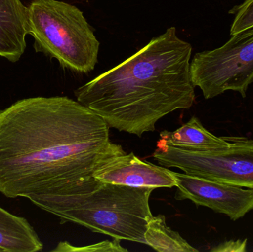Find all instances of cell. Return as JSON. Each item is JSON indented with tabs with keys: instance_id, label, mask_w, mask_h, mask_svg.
<instances>
[{
	"instance_id": "9a60e30c",
	"label": "cell",
	"mask_w": 253,
	"mask_h": 252,
	"mask_svg": "<svg viewBox=\"0 0 253 252\" xmlns=\"http://www.w3.org/2000/svg\"><path fill=\"white\" fill-rule=\"evenodd\" d=\"M247 239L231 240V241H224L218 244L216 247L211 249L212 252H245L247 251Z\"/></svg>"
},
{
	"instance_id": "3957f363",
	"label": "cell",
	"mask_w": 253,
	"mask_h": 252,
	"mask_svg": "<svg viewBox=\"0 0 253 252\" xmlns=\"http://www.w3.org/2000/svg\"><path fill=\"white\" fill-rule=\"evenodd\" d=\"M153 190L93 178L53 198L42 210L57 217L61 223L70 222L114 239L146 244L144 234L153 217L150 207Z\"/></svg>"
},
{
	"instance_id": "52a82bcc",
	"label": "cell",
	"mask_w": 253,
	"mask_h": 252,
	"mask_svg": "<svg viewBox=\"0 0 253 252\" xmlns=\"http://www.w3.org/2000/svg\"><path fill=\"white\" fill-rule=\"evenodd\" d=\"M176 179L177 201L190 200L196 205L239 220L253 210V189L233 186L198 176L172 171Z\"/></svg>"
},
{
	"instance_id": "30bf717a",
	"label": "cell",
	"mask_w": 253,
	"mask_h": 252,
	"mask_svg": "<svg viewBox=\"0 0 253 252\" xmlns=\"http://www.w3.org/2000/svg\"><path fill=\"white\" fill-rule=\"evenodd\" d=\"M43 243L27 219L0 207V248L4 252H37Z\"/></svg>"
},
{
	"instance_id": "7a4b0ae2",
	"label": "cell",
	"mask_w": 253,
	"mask_h": 252,
	"mask_svg": "<svg viewBox=\"0 0 253 252\" xmlns=\"http://www.w3.org/2000/svg\"><path fill=\"white\" fill-rule=\"evenodd\" d=\"M192 50L191 44L178 38L172 27L74 94L110 128L141 137L154 131L165 115L194 104Z\"/></svg>"
},
{
	"instance_id": "8fae6325",
	"label": "cell",
	"mask_w": 253,
	"mask_h": 252,
	"mask_svg": "<svg viewBox=\"0 0 253 252\" xmlns=\"http://www.w3.org/2000/svg\"><path fill=\"white\" fill-rule=\"evenodd\" d=\"M159 141L169 146L193 150H221L228 147L225 136L217 137L205 128L196 116L175 131L161 132Z\"/></svg>"
},
{
	"instance_id": "5bb4252c",
	"label": "cell",
	"mask_w": 253,
	"mask_h": 252,
	"mask_svg": "<svg viewBox=\"0 0 253 252\" xmlns=\"http://www.w3.org/2000/svg\"><path fill=\"white\" fill-rule=\"evenodd\" d=\"M235 15L234 20L230 28V35H234L253 27V0H245L239 5L230 10Z\"/></svg>"
},
{
	"instance_id": "8992f818",
	"label": "cell",
	"mask_w": 253,
	"mask_h": 252,
	"mask_svg": "<svg viewBox=\"0 0 253 252\" xmlns=\"http://www.w3.org/2000/svg\"><path fill=\"white\" fill-rule=\"evenodd\" d=\"M231 36L221 47L196 53L190 63L192 82L206 99L227 90L245 98L253 82V27Z\"/></svg>"
},
{
	"instance_id": "2e32d148",
	"label": "cell",
	"mask_w": 253,
	"mask_h": 252,
	"mask_svg": "<svg viewBox=\"0 0 253 252\" xmlns=\"http://www.w3.org/2000/svg\"><path fill=\"white\" fill-rule=\"evenodd\" d=\"M0 252H4V250H2V249L0 248Z\"/></svg>"
},
{
	"instance_id": "5b68a950",
	"label": "cell",
	"mask_w": 253,
	"mask_h": 252,
	"mask_svg": "<svg viewBox=\"0 0 253 252\" xmlns=\"http://www.w3.org/2000/svg\"><path fill=\"white\" fill-rule=\"evenodd\" d=\"M228 147L221 150L181 149L159 141L153 157L163 167L233 186L253 189V140L225 136Z\"/></svg>"
},
{
	"instance_id": "6da1fadb",
	"label": "cell",
	"mask_w": 253,
	"mask_h": 252,
	"mask_svg": "<svg viewBox=\"0 0 253 252\" xmlns=\"http://www.w3.org/2000/svg\"><path fill=\"white\" fill-rule=\"evenodd\" d=\"M126 153L100 116L67 96L27 98L0 110V193L41 210Z\"/></svg>"
},
{
	"instance_id": "4fadbf2b",
	"label": "cell",
	"mask_w": 253,
	"mask_h": 252,
	"mask_svg": "<svg viewBox=\"0 0 253 252\" xmlns=\"http://www.w3.org/2000/svg\"><path fill=\"white\" fill-rule=\"evenodd\" d=\"M121 240L114 238V241H104L85 247H75L67 241H61L56 249L51 252H127L128 250L122 247Z\"/></svg>"
},
{
	"instance_id": "9c48e42d",
	"label": "cell",
	"mask_w": 253,
	"mask_h": 252,
	"mask_svg": "<svg viewBox=\"0 0 253 252\" xmlns=\"http://www.w3.org/2000/svg\"><path fill=\"white\" fill-rule=\"evenodd\" d=\"M28 34V7L21 0H0V57L19 60Z\"/></svg>"
},
{
	"instance_id": "ba28073f",
	"label": "cell",
	"mask_w": 253,
	"mask_h": 252,
	"mask_svg": "<svg viewBox=\"0 0 253 252\" xmlns=\"http://www.w3.org/2000/svg\"><path fill=\"white\" fill-rule=\"evenodd\" d=\"M93 178L113 184L137 188L176 187L172 171L135 156L134 153L117 155L98 167Z\"/></svg>"
},
{
	"instance_id": "277c9868",
	"label": "cell",
	"mask_w": 253,
	"mask_h": 252,
	"mask_svg": "<svg viewBox=\"0 0 253 252\" xmlns=\"http://www.w3.org/2000/svg\"><path fill=\"white\" fill-rule=\"evenodd\" d=\"M28 22L37 52L77 73L93 71L100 43L78 7L59 0H33L28 6Z\"/></svg>"
},
{
	"instance_id": "7c38bea8",
	"label": "cell",
	"mask_w": 253,
	"mask_h": 252,
	"mask_svg": "<svg viewBox=\"0 0 253 252\" xmlns=\"http://www.w3.org/2000/svg\"><path fill=\"white\" fill-rule=\"evenodd\" d=\"M146 245L159 252H198L178 232L166 224L163 215L153 216L144 234Z\"/></svg>"
}]
</instances>
